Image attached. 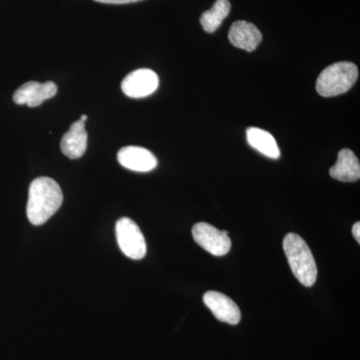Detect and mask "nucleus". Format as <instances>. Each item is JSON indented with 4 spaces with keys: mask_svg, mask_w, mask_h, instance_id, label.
I'll return each instance as SVG.
<instances>
[{
    "mask_svg": "<svg viewBox=\"0 0 360 360\" xmlns=\"http://www.w3.org/2000/svg\"><path fill=\"white\" fill-rule=\"evenodd\" d=\"M63 194L60 186L51 177H39L33 180L28 193V219L34 225L45 224L63 205Z\"/></svg>",
    "mask_w": 360,
    "mask_h": 360,
    "instance_id": "obj_1",
    "label": "nucleus"
},
{
    "mask_svg": "<svg viewBox=\"0 0 360 360\" xmlns=\"http://www.w3.org/2000/svg\"><path fill=\"white\" fill-rule=\"evenodd\" d=\"M283 250L298 281L307 288L314 285L317 278L316 262L303 238L290 232L283 239Z\"/></svg>",
    "mask_w": 360,
    "mask_h": 360,
    "instance_id": "obj_2",
    "label": "nucleus"
},
{
    "mask_svg": "<svg viewBox=\"0 0 360 360\" xmlns=\"http://www.w3.org/2000/svg\"><path fill=\"white\" fill-rule=\"evenodd\" d=\"M359 78V68L352 63L342 61L322 70L316 82V90L321 96L333 97L345 94Z\"/></svg>",
    "mask_w": 360,
    "mask_h": 360,
    "instance_id": "obj_3",
    "label": "nucleus"
},
{
    "mask_svg": "<svg viewBox=\"0 0 360 360\" xmlns=\"http://www.w3.org/2000/svg\"><path fill=\"white\" fill-rule=\"evenodd\" d=\"M116 238L120 250L131 259H142L146 255V243L139 225L129 217L116 222Z\"/></svg>",
    "mask_w": 360,
    "mask_h": 360,
    "instance_id": "obj_4",
    "label": "nucleus"
},
{
    "mask_svg": "<svg viewBox=\"0 0 360 360\" xmlns=\"http://www.w3.org/2000/svg\"><path fill=\"white\" fill-rule=\"evenodd\" d=\"M193 236L198 245L215 257H224L231 250V241L227 231H219L205 222L194 225Z\"/></svg>",
    "mask_w": 360,
    "mask_h": 360,
    "instance_id": "obj_5",
    "label": "nucleus"
},
{
    "mask_svg": "<svg viewBox=\"0 0 360 360\" xmlns=\"http://www.w3.org/2000/svg\"><path fill=\"white\" fill-rule=\"evenodd\" d=\"M160 78L155 71L141 68L130 72L122 82L125 96L131 98H142L153 94L158 89Z\"/></svg>",
    "mask_w": 360,
    "mask_h": 360,
    "instance_id": "obj_6",
    "label": "nucleus"
},
{
    "mask_svg": "<svg viewBox=\"0 0 360 360\" xmlns=\"http://www.w3.org/2000/svg\"><path fill=\"white\" fill-rule=\"evenodd\" d=\"M58 94V85L52 82L40 84L37 82H28L21 85L13 94V101L20 105L37 108L44 103L47 99H51Z\"/></svg>",
    "mask_w": 360,
    "mask_h": 360,
    "instance_id": "obj_7",
    "label": "nucleus"
},
{
    "mask_svg": "<svg viewBox=\"0 0 360 360\" xmlns=\"http://www.w3.org/2000/svg\"><path fill=\"white\" fill-rule=\"evenodd\" d=\"M203 302L219 321L236 326L241 319L240 309L231 297L217 291H207Z\"/></svg>",
    "mask_w": 360,
    "mask_h": 360,
    "instance_id": "obj_8",
    "label": "nucleus"
},
{
    "mask_svg": "<svg viewBox=\"0 0 360 360\" xmlns=\"http://www.w3.org/2000/svg\"><path fill=\"white\" fill-rule=\"evenodd\" d=\"M118 162L132 172H148L158 167V160L148 149L139 146H127L118 151Z\"/></svg>",
    "mask_w": 360,
    "mask_h": 360,
    "instance_id": "obj_9",
    "label": "nucleus"
},
{
    "mask_svg": "<svg viewBox=\"0 0 360 360\" xmlns=\"http://www.w3.org/2000/svg\"><path fill=\"white\" fill-rule=\"evenodd\" d=\"M229 39L233 46L252 52L262 42V34L253 23L238 20L232 23L229 32Z\"/></svg>",
    "mask_w": 360,
    "mask_h": 360,
    "instance_id": "obj_10",
    "label": "nucleus"
},
{
    "mask_svg": "<svg viewBox=\"0 0 360 360\" xmlns=\"http://www.w3.org/2000/svg\"><path fill=\"white\" fill-rule=\"evenodd\" d=\"M87 139L89 134L85 129V122L77 120L71 124L70 130L63 135L60 142L61 151L70 160H77L86 151Z\"/></svg>",
    "mask_w": 360,
    "mask_h": 360,
    "instance_id": "obj_11",
    "label": "nucleus"
},
{
    "mask_svg": "<svg viewBox=\"0 0 360 360\" xmlns=\"http://www.w3.org/2000/svg\"><path fill=\"white\" fill-rule=\"evenodd\" d=\"M333 179L343 182L357 181L360 179V165L359 158L354 151L345 148L340 151L338 161L329 170Z\"/></svg>",
    "mask_w": 360,
    "mask_h": 360,
    "instance_id": "obj_12",
    "label": "nucleus"
},
{
    "mask_svg": "<svg viewBox=\"0 0 360 360\" xmlns=\"http://www.w3.org/2000/svg\"><path fill=\"white\" fill-rule=\"evenodd\" d=\"M246 139L251 148L257 149L267 158L277 160L281 156L276 139L266 130L250 127L246 130Z\"/></svg>",
    "mask_w": 360,
    "mask_h": 360,
    "instance_id": "obj_13",
    "label": "nucleus"
},
{
    "mask_svg": "<svg viewBox=\"0 0 360 360\" xmlns=\"http://www.w3.org/2000/svg\"><path fill=\"white\" fill-rule=\"evenodd\" d=\"M231 4L229 0H217L210 11H205L200 18V25L205 32L213 33L231 13Z\"/></svg>",
    "mask_w": 360,
    "mask_h": 360,
    "instance_id": "obj_14",
    "label": "nucleus"
},
{
    "mask_svg": "<svg viewBox=\"0 0 360 360\" xmlns=\"http://www.w3.org/2000/svg\"><path fill=\"white\" fill-rule=\"evenodd\" d=\"M94 1L105 4H129L142 1V0H94Z\"/></svg>",
    "mask_w": 360,
    "mask_h": 360,
    "instance_id": "obj_15",
    "label": "nucleus"
},
{
    "mask_svg": "<svg viewBox=\"0 0 360 360\" xmlns=\"http://www.w3.org/2000/svg\"><path fill=\"white\" fill-rule=\"evenodd\" d=\"M352 234H354V238L356 239L357 243H360V224L356 222L352 227Z\"/></svg>",
    "mask_w": 360,
    "mask_h": 360,
    "instance_id": "obj_16",
    "label": "nucleus"
},
{
    "mask_svg": "<svg viewBox=\"0 0 360 360\" xmlns=\"http://www.w3.org/2000/svg\"><path fill=\"white\" fill-rule=\"evenodd\" d=\"M80 120H82V122H85L87 120V115H82V117H80Z\"/></svg>",
    "mask_w": 360,
    "mask_h": 360,
    "instance_id": "obj_17",
    "label": "nucleus"
}]
</instances>
